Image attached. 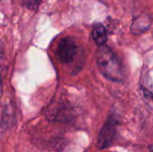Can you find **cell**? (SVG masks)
<instances>
[{"mask_svg": "<svg viewBox=\"0 0 153 152\" xmlns=\"http://www.w3.org/2000/svg\"><path fill=\"white\" fill-rule=\"evenodd\" d=\"M117 121L111 116L103 125L98 139V146L100 149H106L111 145L117 134Z\"/></svg>", "mask_w": 153, "mask_h": 152, "instance_id": "obj_3", "label": "cell"}, {"mask_svg": "<svg viewBox=\"0 0 153 152\" xmlns=\"http://www.w3.org/2000/svg\"><path fill=\"white\" fill-rule=\"evenodd\" d=\"M97 64L102 74L115 82L124 79L122 65L114 51L107 46H101L97 52Z\"/></svg>", "mask_w": 153, "mask_h": 152, "instance_id": "obj_1", "label": "cell"}, {"mask_svg": "<svg viewBox=\"0 0 153 152\" xmlns=\"http://www.w3.org/2000/svg\"><path fill=\"white\" fill-rule=\"evenodd\" d=\"M77 51L78 47L74 39L71 37H65L59 41L56 55L60 62L63 64H70L74 60Z\"/></svg>", "mask_w": 153, "mask_h": 152, "instance_id": "obj_2", "label": "cell"}, {"mask_svg": "<svg viewBox=\"0 0 153 152\" xmlns=\"http://www.w3.org/2000/svg\"><path fill=\"white\" fill-rule=\"evenodd\" d=\"M41 0H29L28 2V6L30 9H32V10H37L39 4H40Z\"/></svg>", "mask_w": 153, "mask_h": 152, "instance_id": "obj_5", "label": "cell"}, {"mask_svg": "<svg viewBox=\"0 0 153 152\" xmlns=\"http://www.w3.org/2000/svg\"><path fill=\"white\" fill-rule=\"evenodd\" d=\"M1 94H2V82L0 81V97H1Z\"/></svg>", "mask_w": 153, "mask_h": 152, "instance_id": "obj_6", "label": "cell"}, {"mask_svg": "<svg viewBox=\"0 0 153 152\" xmlns=\"http://www.w3.org/2000/svg\"><path fill=\"white\" fill-rule=\"evenodd\" d=\"M92 37H93L95 43L98 46H100V47L104 46L107 41V39H108L106 28L102 24L95 25L93 28V30H92Z\"/></svg>", "mask_w": 153, "mask_h": 152, "instance_id": "obj_4", "label": "cell"}]
</instances>
